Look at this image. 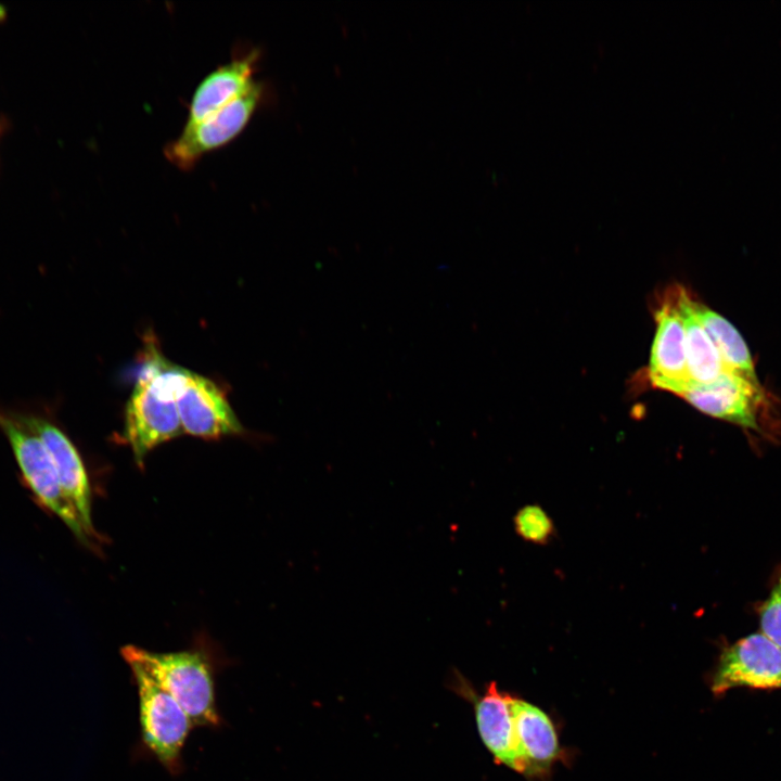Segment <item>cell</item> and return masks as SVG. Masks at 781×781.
I'll return each instance as SVG.
<instances>
[{
    "label": "cell",
    "instance_id": "1",
    "mask_svg": "<svg viewBox=\"0 0 781 781\" xmlns=\"http://www.w3.org/2000/svg\"><path fill=\"white\" fill-rule=\"evenodd\" d=\"M188 373L156 355L137 381L126 407L124 435L138 464L153 448L183 433L177 396Z\"/></svg>",
    "mask_w": 781,
    "mask_h": 781
},
{
    "label": "cell",
    "instance_id": "2",
    "mask_svg": "<svg viewBox=\"0 0 781 781\" xmlns=\"http://www.w3.org/2000/svg\"><path fill=\"white\" fill-rule=\"evenodd\" d=\"M124 660L141 664L179 703L194 726L216 728L215 670L201 650L153 652L136 645L121 649Z\"/></svg>",
    "mask_w": 781,
    "mask_h": 781
},
{
    "label": "cell",
    "instance_id": "3",
    "mask_svg": "<svg viewBox=\"0 0 781 781\" xmlns=\"http://www.w3.org/2000/svg\"><path fill=\"white\" fill-rule=\"evenodd\" d=\"M0 431L35 501L61 518L82 545L94 548L61 488L52 458L31 424L27 408H0Z\"/></svg>",
    "mask_w": 781,
    "mask_h": 781
},
{
    "label": "cell",
    "instance_id": "4",
    "mask_svg": "<svg viewBox=\"0 0 781 781\" xmlns=\"http://www.w3.org/2000/svg\"><path fill=\"white\" fill-rule=\"evenodd\" d=\"M138 688L142 740L146 748L171 773L181 766V751L194 727L174 696L138 662L125 660Z\"/></svg>",
    "mask_w": 781,
    "mask_h": 781
},
{
    "label": "cell",
    "instance_id": "5",
    "mask_svg": "<svg viewBox=\"0 0 781 781\" xmlns=\"http://www.w3.org/2000/svg\"><path fill=\"white\" fill-rule=\"evenodd\" d=\"M265 88L256 81L249 90L204 120L183 127L165 148L166 158L181 170H190L207 153L234 140L259 107Z\"/></svg>",
    "mask_w": 781,
    "mask_h": 781
},
{
    "label": "cell",
    "instance_id": "6",
    "mask_svg": "<svg viewBox=\"0 0 781 781\" xmlns=\"http://www.w3.org/2000/svg\"><path fill=\"white\" fill-rule=\"evenodd\" d=\"M27 410L31 424L52 458L67 501L75 510L89 539L97 546L100 537L91 518L90 483L78 449L50 411L43 408H27Z\"/></svg>",
    "mask_w": 781,
    "mask_h": 781
},
{
    "label": "cell",
    "instance_id": "7",
    "mask_svg": "<svg viewBox=\"0 0 781 781\" xmlns=\"http://www.w3.org/2000/svg\"><path fill=\"white\" fill-rule=\"evenodd\" d=\"M739 687L781 689V648L761 632L742 638L720 656L712 691L722 694Z\"/></svg>",
    "mask_w": 781,
    "mask_h": 781
},
{
    "label": "cell",
    "instance_id": "8",
    "mask_svg": "<svg viewBox=\"0 0 781 781\" xmlns=\"http://www.w3.org/2000/svg\"><path fill=\"white\" fill-rule=\"evenodd\" d=\"M655 311L656 334L651 350L649 380L655 388L680 396L692 384L686 358L683 320L678 304V286L664 294Z\"/></svg>",
    "mask_w": 781,
    "mask_h": 781
},
{
    "label": "cell",
    "instance_id": "9",
    "mask_svg": "<svg viewBox=\"0 0 781 781\" xmlns=\"http://www.w3.org/2000/svg\"><path fill=\"white\" fill-rule=\"evenodd\" d=\"M680 397L705 414L756 431L766 399L760 383L728 371L712 383L691 385Z\"/></svg>",
    "mask_w": 781,
    "mask_h": 781
},
{
    "label": "cell",
    "instance_id": "10",
    "mask_svg": "<svg viewBox=\"0 0 781 781\" xmlns=\"http://www.w3.org/2000/svg\"><path fill=\"white\" fill-rule=\"evenodd\" d=\"M178 413L183 433L216 439L238 435L242 424L223 393L209 379L189 371L177 396Z\"/></svg>",
    "mask_w": 781,
    "mask_h": 781
},
{
    "label": "cell",
    "instance_id": "11",
    "mask_svg": "<svg viewBox=\"0 0 781 781\" xmlns=\"http://www.w3.org/2000/svg\"><path fill=\"white\" fill-rule=\"evenodd\" d=\"M259 54L257 49L236 53L205 76L192 94L185 126L204 120L249 90L256 82Z\"/></svg>",
    "mask_w": 781,
    "mask_h": 781
},
{
    "label": "cell",
    "instance_id": "12",
    "mask_svg": "<svg viewBox=\"0 0 781 781\" xmlns=\"http://www.w3.org/2000/svg\"><path fill=\"white\" fill-rule=\"evenodd\" d=\"M518 755L527 776L549 771L559 753L558 737L548 715L535 705L508 696Z\"/></svg>",
    "mask_w": 781,
    "mask_h": 781
},
{
    "label": "cell",
    "instance_id": "13",
    "mask_svg": "<svg viewBox=\"0 0 781 781\" xmlns=\"http://www.w3.org/2000/svg\"><path fill=\"white\" fill-rule=\"evenodd\" d=\"M508 696L509 694L498 690L496 682H491L482 696L474 699L477 728L496 763L525 773L524 764L516 748Z\"/></svg>",
    "mask_w": 781,
    "mask_h": 781
},
{
    "label": "cell",
    "instance_id": "14",
    "mask_svg": "<svg viewBox=\"0 0 781 781\" xmlns=\"http://www.w3.org/2000/svg\"><path fill=\"white\" fill-rule=\"evenodd\" d=\"M678 304L684 327L686 358L691 384L712 383L726 371L720 355L695 313L694 300L681 286H678Z\"/></svg>",
    "mask_w": 781,
    "mask_h": 781
},
{
    "label": "cell",
    "instance_id": "15",
    "mask_svg": "<svg viewBox=\"0 0 781 781\" xmlns=\"http://www.w3.org/2000/svg\"><path fill=\"white\" fill-rule=\"evenodd\" d=\"M695 313L714 342L725 370L759 383L747 345L739 331L722 316L694 302Z\"/></svg>",
    "mask_w": 781,
    "mask_h": 781
},
{
    "label": "cell",
    "instance_id": "16",
    "mask_svg": "<svg viewBox=\"0 0 781 781\" xmlns=\"http://www.w3.org/2000/svg\"><path fill=\"white\" fill-rule=\"evenodd\" d=\"M514 527L521 538L535 545L549 543L555 534L551 517L537 504L521 508L514 516Z\"/></svg>",
    "mask_w": 781,
    "mask_h": 781
},
{
    "label": "cell",
    "instance_id": "17",
    "mask_svg": "<svg viewBox=\"0 0 781 781\" xmlns=\"http://www.w3.org/2000/svg\"><path fill=\"white\" fill-rule=\"evenodd\" d=\"M761 633L781 648V574L760 612Z\"/></svg>",
    "mask_w": 781,
    "mask_h": 781
}]
</instances>
